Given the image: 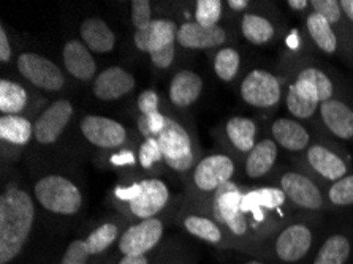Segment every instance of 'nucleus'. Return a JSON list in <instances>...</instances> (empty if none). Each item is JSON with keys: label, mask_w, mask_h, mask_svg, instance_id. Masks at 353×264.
Returning <instances> with one entry per match:
<instances>
[{"label": "nucleus", "mask_w": 353, "mask_h": 264, "mask_svg": "<svg viewBox=\"0 0 353 264\" xmlns=\"http://www.w3.org/2000/svg\"><path fill=\"white\" fill-rule=\"evenodd\" d=\"M74 117V105L68 99H57L43 110L34 122V139L40 145L56 144Z\"/></svg>", "instance_id": "9d476101"}, {"label": "nucleus", "mask_w": 353, "mask_h": 264, "mask_svg": "<svg viewBox=\"0 0 353 264\" xmlns=\"http://www.w3.org/2000/svg\"><path fill=\"white\" fill-rule=\"evenodd\" d=\"M116 264H152L151 255L144 256H122Z\"/></svg>", "instance_id": "a18cd8bd"}, {"label": "nucleus", "mask_w": 353, "mask_h": 264, "mask_svg": "<svg viewBox=\"0 0 353 264\" xmlns=\"http://www.w3.org/2000/svg\"><path fill=\"white\" fill-rule=\"evenodd\" d=\"M239 94L250 106L272 108L281 101V81L266 70L255 68L241 81Z\"/></svg>", "instance_id": "9b49d317"}, {"label": "nucleus", "mask_w": 353, "mask_h": 264, "mask_svg": "<svg viewBox=\"0 0 353 264\" xmlns=\"http://www.w3.org/2000/svg\"><path fill=\"white\" fill-rule=\"evenodd\" d=\"M63 68L68 74L81 83H90L97 78V62L88 46L81 40L72 39L62 48Z\"/></svg>", "instance_id": "f3484780"}, {"label": "nucleus", "mask_w": 353, "mask_h": 264, "mask_svg": "<svg viewBox=\"0 0 353 264\" xmlns=\"http://www.w3.org/2000/svg\"><path fill=\"white\" fill-rule=\"evenodd\" d=\"M176 220L187 234L210 245L230 247V239H233L217 220H214L208 212L201 211L189 198L176 214Z\"/></svg>", "instance_id": "0eeeda50"}, {"label": "nucleus", "mask_w": 353, "mask_h": 264, "mask_svg": "<svg viewBox=\"0 0 353 264\" xmlns=\"http://www.w3.org/2000/svg\"><path fill=\"white\" fill-rule=\"evenodd\" d=\"M176 56H178V43H170V45L163 46L162 50H157L149 54V59H151V63L157 70H170L173 67L176 61Z\"/></svg>", "instance_id": "79ce46f5"}, {"label": "nucleus", "mask_w": 353, "mask_h": 264, "mask_svg": "<svg viewBox=\"0 0 353 264\" xmlns=\"http://www.w3.org/2000/svg\"><path fill=\"white\" fill-rule=\"evenodd\" d=\"M174 245L167 247V249L163 250V253H160L156 264H194L192 256L187 255L183 249H179V247H174Z\"/></svg>", "instance_id": "37998d69"}, {"label": "nucleus", "mask_w": 353, "mask_h": 264, "mask_svg": "<svg viewBox=\"0 0 353 264\" xmlns=\"http://www.w3.org/2000/svg\"><path fill=\"white\" fill-rule=\"evenodd\" d=\"M205 79L190 68L176 72L168 84V101L173 110L184 111L194 106L203 94Z\"/></svg>", "instance_id": "2eb2a0df"}, {"label": "nucleus", "mask_w": 353, "mask_h": 264, "mask_svg": "<svg viewBox=\"0 0 353 264\" xmlns=\"http://www.w3.org/2000/svg\"><path fill=\"white\" fill-rule=\"evenodd\" d=\"M277 144L274 139L263 138L255 144V148L250 150L245 157L244 163V172L249 179L256 181L268 174L276 165L277 160Z\"/></svg>", "instance_id": "393cba45"}, {"label": "nucleus", "mask_w": 353, "mask_h": 264, "mask_svg": "<svg viewBox=\"0 0 353 264\" xmlns=\"http://www.w3.org/2000/svg\"><path fill=\"white\" fill-rule=\"evenodd\" d=\"M223 2L221 0H198L194 10V21L201 27H216L222 19Z\"/></svg>", "instance_id": "72a5a7b5"}, {"label": "nucleus", "mask_w": 353, "mask_h": 264, "mask_svg": "<svg viewBox=\"0 0 353 264\" xmlns=\"http://www.w3.org/2000/svg\"><path fill=\"white\" fill-rule=\"evenodd\" d=\"M30 101L29 90L14 79H0V116H26Z\"/></svg>", "instance_id": "cd10ccee"}, {"label": "nucleus", "mask_w": 353, "mask_h": 264, "mask_svg": "<svg viewBox=\"0 0 353 264\" xmlns=\"http://www.w3.org/2000/svg\"><path fill=\"white\" fill-rule=\"evenodd\" d=\"M352 245L344 234H333L323 242L314 264H345L350 258Z\"/></svg>", "instance_id": "7c9ffc66"}, {"label": "nucleus", "mask_w": 353, "mask_h": 264, "mask_svg": "<svg viewBox=\"0 0 353 264\" xmlns=\"http://www.w3.org/2000/svg\"><path fill=\"white\" fill-rule=\"evenodd\" d=\"M225 5L230 10H233V12H243V10L249 7L250 2L249 0H228Z\"/></svg>", "instance_id": "49530a36"}, {"label": "nucleus", "mask_w": 353, "mask_h": 264, "mask_svg": "<svg viewBox=\"0 0 353 264\" xmlns=\"http://www.w3.org/2000/svg\"><path fill=\"white\" fill-rule=\"evenodd\" d=\"M13 45H12V40H10V35L7 29H5V26L2 24L0 26V62H2V65H7L13 61Z\"/></svg>", "instance_id": "c03bdc74"}, {"label": "nucleus", "mask_w": 353, "mask_h": 264, "mask_svg": "<svg viewBox=\"0 0 353 264\" xmlns=\"http://www.w3.org/2000/svg\"><path fill=\"white\" fill-rule=\"evenodd\" d=\"M287 110L293 117L296 119H311V117L315 114V111L320 110L319 103H314V101H309L304 99V97L299 95L295 88L290 85L287 92Z\"/></svg>", "instance_id": "f704fd0d"}, {"label": "nucleus", "mask_w": 353, "mask_h": 264, "mask_svg": "<svg viewBox=\"0 0 353 264\" xmlns=\"http://www.w3.org/2000/svg\"><path fill=\"white\" fill-rule=\"evenodd\" d=\"M128 223V220L125 217L119 219H111L108 222H103L99 225L94 231H90L85 239V245L90 252V255H101L108 249H111L119 238L124 233V226Z\"/></svg>", "instance_id": "bb28decb"}, {"label": "nucleus", "mask_w": 353, "mask_h": 264, "mask_svg": "<svg viewBox=\"0 0 353 264\" xmlns=\"http://www.w3.org/2000/svg\"><path fill=\"white\" fill-rule=\"evenodd\" d=\"M288 7L295 12H303V10L307 8V5H311V2H306V0H288Z\"/></svg>", "instance_id": "de8ad7c7"}, {"label": "nucleus", "mask_w": 353, "mask_h": 264, "mask_svg": "<svg viewBox=\"0 0 353 264\" xmlns=\"http://www.w3.org/2000/svg\"><path fill=\"white\" fill-rule=\"evenodd\" d=\"M212 68L222 83H232L241 68V54L233 46H222L214 54Z\"/></svg>", "instance_id": "2f4dec72"}, {"label": "nucleus", "mask_w": 353, "mask_h": 264, "mask_svg": "<svg viewBox=\"0 0 353 264\" xmlns=\"http://www.w3.org/2000/svg\"><path fill=\"white\" fill-rule=\"evenodd\" d=\"M306 27L312 41L325 54H334L338 51V37H336L333 26L326 21L323 16L312 12L307 16Z\"/></svg>", "instance_id": "c85d7f7f"}, {"label": "nucleus", "mask_w": 353, "mask_h": 264, "mask_svg": "<svg viewBox=\"0 0 353 264\" xmlns=\"http://www.w3.org/2000/svg\"><path fill=\"white\" fill-rule=\"evenodd\" d=\"M79 132L89 144L108 152L127 148L130 141V132L124 123L106 116H83L79 119Z\"/></svg>", "instance_id": "6e6552de"}, {"label": "nucleus", "mask_w": 353, "mask_h": 264, "mask_svg": "<svg viewBox=\"0 0 353 264\" xmlns=\"http://www.w3.org/2000/svg\"><path fill=\"white\" fill-rule=\"evenodd\" d=\"M35 196L19 181H5L0 195V264H12L26 250L37 220Z\"/></svg>", "instance_id": "f257e3e1"}, {"label": "nucleus", "mask_w": 353, "mask_h": 264, "mask_svg": "<svg viewBox=\"0 0 353 264\" xmlns=\"http://www.w3.org/2000/svg\"><path fill=\"white\" fill-rule=\"evenodd\" d=\"M244 264H263V263H261V261H256V260H250V261L244 263Z\"/></svg>", "instance_id": "8fccbe9b"}, {"label": "nucleus", "mask_w": 353, "mask_h": 264, "mask_svg": "<svg viewBox=\"0 0 353 264\" xmlns=\"http://www.w3.org/2000/svg\"><path fill=\"white\" fill-rule=\"evenodd\" d=\"M292 85L299 95L319 105L333 99L334 94L333 81L328 78V74L325 72L315 67L301 70Z\"/></svg>", "instance_id": "6ab92c4d"}, {"label": "nucleus", "mask_w": 353, "mask_h": 264, "mask_svg": "<svg viewBox=\"0 0 353 264\" xmlns=\"http://www.w3.org/2000/svg\"><path fill=\"white\" fill-rule=\"evenodd\" d=\"M34 139V122L29 116H0V143L7 148L23 150Z\"/></svg>", "instance_id": "4be33fe9"}, {"label": "nucleus", "mask_w": 353, "mask_h": 264, "mask_svg": "<svg viewBox=\"0 0 353 264\" xmlns=\"http://www.w3.org/2000/svg\"><path fill=\"white\" fill-rule=\"evenodd\" d=\"M163 110L167 114V125L157 138L162 148L165 166L176 174L185 177L194 170L196 161L203 157L200 144L196 141L195 132L179 121V117L173 112V108L165 106L163 103Z\"/></svg>", "instance_id": "20e7f679"}, {"label": "nucleus", "mask_w": 353, "mask_h": 264, "mask_svg": "<svg viewBox=\"0 0 353 264\" xmlns=\"http://www.w3.org/2000/svg\"><path fill=\"white\" fill-rule=\"evenodd\" d=\"M79 37L90 52L110 54L116 48V34L100 16L85 18L79 26Z\"/></svg>", "instance_id": "aec40b11"}, {"label": "nucleus", "mask_w": 353, "mask_h": 264, "mask_svg": "<svg viewBox=\"0 0 353 264\" xmlns=\"http://www.w3.org/2000/svg\"><path fill=\"white\" fill-rule=\"evenodd\" d=\"M306 159L311 168L330 182H338L347 176V163L338 154L330 150L326 145L312 144L307 148Z\"/></svg>", "instance_id": "412c9836"}, {"label": "nucleus", "mask_w": 353, "mask_h": 264, "mask_svg": "<svg viewBox=\"0 0 353 264\" xmlns=\"http://www.w3.org/2000/svg\"><path fill=\"white\" fill-rule=\"evenodd\" d=\"M90 256L92 255H90L88 245H85V239L78 238L73 239L67 245V249L62 255V260L59 264H89Z\"/></svg>", "instance_id": "58836bf2"}, {"label": "nucleus", "mask_w": 353, "mask_h": 264, "mask_svg": "<svg viewBox=\"0 0 353 264\" xmlns=\"http://www.w3.org/2000/svg\"><path fill=\"white\" fill-rule=\"evenodd\" d=\"M271 134L277 145L290 152H301L311 144V134L301 125V122L288 117H281L272 122Z\"/></svg>", "instance_id": "5701e85b"}, {"label": "nucleus", "mask_w": 353, "mask_h": 264, "mask_svg": "<svg viewBox=\"0 0 353 264\" xmlns=\"http://www.w3.org/2000/svg\"><path fill=\"white\" fill-rule=\"evenodd\" d=\"M328 199L334 206H352L353 204V174L333 182L328 190Z\"/></svg>", "instance_id": "e433bc0d"}, {"label": "nucleus", "mask_w": 353, "mask_h": 264, "mask_svg": "<svg viewBox=\"0 0 353 264\" xmlns=\"http://www.w3.org/2000/svg\"><path fill=\"white\" fill-rule=\"evenodd\" d=\"M241 32H243L244 39L255 46H261L270 43L274 39L276 29L270 19L265 16L248 13L243 16L241 21Z\"/></svg>", "instance_id": "c756f323"}, {"label": "nucleus", "mask_w": 353, "mask_h": 264, "mask_svg": "<svg viewBox=\"0 0 353 264\" xmlns=\"http://www.w3.org/2000/svg\"><path fill=\"white\" fill-rule=\"evenodd\" d=\"M236 172V161L225 152H210L196 161L187 179V198L198 207H205L216 192L232 182Z\"/></svg>", "instance_id": "39448f33"}, {"label": "nucleus", "mask_w": 353, "mask_h": 264, "mask_svg": "<svg viewBox=\"0 0 353 264\" xmlns=\"http://www.w3.org/2000/svg\"><path fill=\"white\" fill-rule=\"evenodd\" d=\"M137 89V78L119 65L101 70L92 81V94L101 101H116L130 95Z\"/></svg>", "instance_id": "ddd939ff"}, {"label": "nucleus", "mask_w": 353, "mask_h": 264, "mask_svg": "<svg viewBox=\"0 0 353 264\" xmlns=\"http://www.w3.org/2000/svg\"><path fill=\"white\" fill-rule=\"evenodd\" d=\"M279 188L287 199L301 209L320 211L325 206V199L320 188L312 179L296 171H287L279 181Z\"/></svg>", "instance_id": "f8f14e48"}, {"label": "nucleus", "mask_w": 353, "mask_h": 264, "mask_svg": "<svg viewBox=\"0 0 353 264\" xmlns=\"http://www.w3.org/2000/svg\"><path fill=\"white\" fill-rule=\"evenodd\" d=\"M179 26L176 21L168 18H156L146 29L135 30L133 34V45L141 52L151 54L163 46L176 41Z\"/></svg>", "instance_id": "a211bd4d"}, {"label": "nucleus", "mask_w": 353, "mask_h": 264, "mask_svg": "<svg viewBox=\"0 0 353 264\" xmlns=\"http://www.w3.org/2000/svg\"><path fill=\"white\" fill-rule=\"evenodd\" d=\"M165 165L162 148H160L159 138L151 136L141 139L140 145L137 149V166L138 170L148 176L157 174L159 168Z\"/></svg>", "instance_id": "473e14b6"}, {"label": "nucleus", "mask_w": 353, "mask_h": 264, "mask_svg": "<svg viewBox=\"0 0 353 264\" xmlns=\"http://www.w3.org/2000/svg\"><path fill=\"white\" fill-rule=\"evenodd\" d=\"M320 116L328 130L341 139L353 138V110L344 101L331 99L320 105Z\"/></svg>", "instance_id": "b1692460"}, {"label": "nucleus", "mask_w": 353, "mask_h": 264, "mask_svg": "<svg viewBox=\"0 0 353 264\" xmlns=\"http://www.w3.org/2000/svg\"><path fill=\"white\" fill-rule=\"evenodd\" d=\"M32 193L43 211L56 217H74L84 206V190L72 176L46 171L32 184Z\"/></svg>", "instance_id": "7ed1b4c3"}, {"label": "nucleus", "mask_w": 353, "mask_h": 264, "mask_svg": "<svg viewBox=\"0 0 353 264\" xmlns=\"http://www.w3.org/2000/svg\"><path fill=\"white\" fill-rule=\"evenodd\" d=\"M18 73L34 88L45 92H61L65 89L67 78L62 68L41 54L19 52L16 57Z\"/></svg>", "instance_id": "423d86ee"}, {"label": "nucleus", "mask_w": 353, "mask_h": 264, "mask_svg": "<svg viewBox=\"0 0 353 264\" xmlns=\"http://www.w3.org/2000/svg\"><path fill=\"white\" fill-rule=\"evenodd\" d=\"M342 12H344L353 21V0H341Z\"/></svg>", "instance_id": "09e8293b"}, {"label": "nucleus", "mask_w": 353, "mask_h": 264, "mask_svg": "<svg viewBox=\"0 0 353 264\" xmlns=\"http://www.w3.org/2000/svg\"><path fill=\"white\" fill-rule=\"evenodd\" d=\"M110 201L122 217L130 220H148L159 217L171 201V192L167 182L157 176L124 174L111 188Z\"/></svg>", "instance_id": "f03ea898"}, {"label": "nucleus", "mask_w": 353, "mask_h": 264, "mask_svg": "<svg viewBox=\"0 0 353 264\" xmlns=\"http://www.w3.org/2000/svg\"><path fill=\"white\" fill-rule=\"evenodd\" d=\"M163 100L160 99V94L154 89H144L137 99V111L141 116H149L152 112L162 110Z\"/></svg>", "instance_id": "a19ab883"}, {"label": "nucleus", "mask_w": 353, "mask_h": 264, "mask_svg": "<svg viewBox=\"0 0 353 264\" xmlns=\"http://www.w3.org/2000/svg\"><path fill=\"white\" fill-rule=\"evenodd\" d=\"M130 19L135 30H143L152 23V2L149 0H133L130 2Z\"/></svg>", "instance_id": "4c0bfd02"}, {"label": "nucleus", "mask_w": 353, "mask_h": 264, "mask_svg": "<svg viewBox=\"0 0 353 264\" xmlns=\"http://www.w3.org/2000/svg\"><path fill=\"white\" fill-rule=\"evenodd\" d=\"M311 7L312 12L323 16L331 26L338 24L342 19V13H344L338 0H312Z\"/></svg>", "instance_id": "ea45409f"}, {"label": "nucleus", "mask_w": 353, "mask_h": 264, "mask_svg": "<svg viewBox=\"0 0 353 264\" xmlns=\"http://www.w3.org/2000/svg\"><path fill=\"white\" fill-rule=\"evenodd\" d=\"M165 125H167V114H165L163 105H162V110L157 112H152V114L137 116V128L143 139L151 138V136L157 138L159 134L163 132Z\"/></svg>", "instance_id": "c9c22d12"}, {"label": "nucleus", "mask_w": 353, "mask_h": 264, "mask_svg": "<svg viewBox=\"0 0 353 264\" xmlns=\"http://www.w3.org/2000/svg\"><path fill=\"white\" fill-rule=\"evenodd\" d=\"M228 40V32L225 27H201L195 21H185L179 26L176 43L184 50L192 51H208V50H219L225 46Z\"/></svg>", "instance_id": "4468645a"}, {"label": "nucleus", "mask_w": 353, "mask_h": 264, "mask_svg": "<svg viewBox=\"0 0 353 264\" xmlns=\"http://www.w3.org/2000/svg\"><path fill=\"white\" fill-rule=\"evenodd\" d=\"M312 230L304 223H293L283 228L276 239V255L283 263H296L307 255L312 247Z\"/></svg>", "instance_id": "dca6fc26"}, {"label": "nucleus", "mask_w": 353, "mask_h": 264, "mask_svg": "<svg viewBox=\"0 0 353 264\" xmlns=\"http://www.w3.org/2000/svg\"><path fill=\"white\" fill-rule=\"evenodd\" d=\"M95 264H103V263H95Z\"/></svg>", "instance_id": "3c124183"}, {"label": "nucleus", "mask_w": 353, "mask_h": 264, "mask_svg": "<svg viewBox=\"0 0 353 264\" xmlns=\"http://www.w3.org/2000/svg\"><path fill=\"white\" fill-rule=\"evenodd\" d=\"M222 133L225 141L239 154H249L256 144V125L250 117H230Z\"/></svg>", "instance_id": "a878e982"}, {"label": "nucleus", "mask_w": 353, "mask_h": 264, "mask_svg": "<svg viewBox=\"0 0 353 264\" xmlns=\"http://www.w3.org/2000/svg\"><path fill=\"white\" fill-rule=\"evenodd\" d=\"M165 234V219L162 215L128 225L117 241V250L122 256L151 255L162 242Z\"/></svg>", "instance_id": "1a4fd4ad"}]
</instances>
